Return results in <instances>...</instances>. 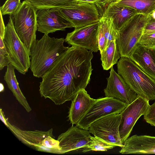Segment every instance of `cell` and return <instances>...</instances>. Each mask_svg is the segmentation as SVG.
Wrapping results in <instances>:
<instances>
[{"mask_svg": "<svg viewBox=\"0 0 155 155\" xmlns=\"http://www.w3.org/2000/svg\"><path fill=\"white\" fill-rule=\"evenodd\" d=\"M93 51L72 46L53 64L42 77L39 91L57 105L72 101L90 81Z\"/></svg>", "mask_w": 155, "mask_h": 155, "instance_id": "cell-1", "label": "cell"}, {"mask_svg": "<svg viewBox=\"0 0 155 155\" xmlns=\"http://www.w3.org/2000/svg\"><path fill=\"white\" fill-rule=\"evenodd\" d=\"M64 39L51 38L44 35L36 40L30 49V69L33 75L42 77L57 59L67 49L64 45Z\"/></svg>", "mask_w": 155, "mask_h": 155, "instance_id": "cell-2", "label": "cell"}, {"mask_svg": "<svg viewBox=\"0 0 155 155\" xmlns=\"http://www.w3.org/2000/svg\"><path fill=\"white\" fill-rule=\"evenodd\" d=\"M117 73L137 94L148 101L155 100V79L130 58L120 57Z\"/></svg>", "mask_w": 155, "mask_h": 155, "instance_id": "cell-3", "label": "cell"}, {"mask_svg": "<svg viewBox=\"0 0 155 155\" xmlns=\"http://www.w3.org/2000/svg\"><path fill=\"white\" fill-rule=\"evenodd\" d=\"M3 41L8 53L6 57L9 64L19 72L25 74L30 67V51L16 33L11 16L6 26Z\"/></svg>", "mask_w": 155, "mask_h": 155, "instance_id": "cell-4", "label": "cell"}, {"mask_svg": "<svg viewBox=\"0 0 155 155\" xmlns=\"http://www.w3.org/2000/svg\"><path fill=\"white\" fill-rule=\"evenodd\" d=\"M37 10L29 0H24L13 15L15 31L29 51L36 40Z\"/></svg>", "mask_w": 155, "mask_h": 155, "instance_id": "cell-5", "label": "cell"}, {"mask_svg": "<svg viewBox=\"0 0 155 155\" xmlns=\"http://www.w3.org/2000/svg\"><path fill=\"white\" fill-rule=\"evenodd\" d=\"M148 16L138 13L118 31L116 40L120 57L129 58L143 34Z\"/></svg>", "mask_w": 155, "mask_h": 155, "instance_id": "cell-6", "label": "cell"}, {"mask_svg": "<svg viewBox=\"0 0 155 155\" xmlns=\"http://www.w3.org/2000/svg\"><path fill=\"white\" fill-rule=\"evenodd\" d=\"M6 127L23 143L36 150L58 153L59 142L54 139L52 128L47 131L23 130L12 125L8 121Z\"/></svg>", "mask_w": 155, "mask_h": 155, "instance_id": "cell-7", "label": "cell"}, {"mask_svg": "<svg viewBox=\"0 0 155 155\" xmlns=\"http://www.w3.org/2000/svg\"><path fill=\"white\" fill-rule=\"evenodd\" d=\"M60 11L75 28L99 21L101 18L95 5L89 2L74 1Z\"/></svg>", "mask_w": 155, "mask_h": 155, "instance_id": "cell-8", "label": "cell"}, {"mask_svg": "<svg viewBox=\"0 0 155 155\" xmlns=\"http://www.w3.org/2000/svg\"><path fill=\"white\" fill-rule=\"evenodd\" d=\"M127 105L112 97H105L96 99L76 125L84 130H88L90 125L94 122L110 115L120 114Z\"/></svg>", "mask_w": 155, "mask_h": 155, "instance_id": "cell-9", "label": "cell"}, {"mask_svg": "<svg viewBox=\"0 0 155 155\" xmlns=\"http://www.w3.org/2000/svg\"><path fill=\"white\" fill-rule=\"evenodd\" d=\"M120 113L110 115L92 123L88 130L90 133L116 146L122 147L119 133Z\"/></svg>", "mask_w": 155, "mask_h": 155, "instance_id": "cell-10", "label": "cell"}, {"mask_svg": "<svg viewBox=\"0 0 155 155\" xmlns=\"http://www.w3.org/2000/svg\"><path fill=\"white\" fill-rule=\"evenodd\" d=\"M149 105V101L139 96L120 113L119 133L123 144L130 135L137 120L146 113Z\"/></svg>", "mask_w": 155, "mask_h": 155, "instance_id": "cell-11", "label": "cell"}, {"mask_svg": "<svg viewBox=\"0 0 155 155\" xmlns=\"http://www.w3.org/2000/svg\"><path fill=\"white\" fill-rule=\"evenodd\" d=\"M100 21L77 28L67 33L64 41L72 46L94 52L99 50L97 35Z\"/></svg>", "mask_w": 155, "mask_h": 155, "instance_id": "cell-12", "label": "cell"}, {"mask_svg": "<svg viewBox=\"0 0 155 155\" xmlns=\"http://www.w3.org/2000/svg\"><path fill=\"white\" fill-rule=\"evenodd\" d=\"M37 21L38 31L45 35L74 27L58 8L38 10L37 13Z\"/></svg>", "mask_w": 155, "mask_h": 155, "instance_id": "cell-13", "label": "cell"}, {"mask_svg": "<svg viewBox=\"0 0 155 155\" xmlns=\"http://www.w3.org/2000/svg\"><path fill=\"white\" fill-rule=\"evenodd\" d=\"M110 75L107 78V84L104 89L105 97H112L129 105L139 96L125 81L112 67Z\"/></svg>", "mask_w": 155, "mask_h": 155, "instance_id": "cell-14", "label": "cell"}, {"mask_svg": "<svg viewBox=\"0 0 155 155\" xmlns=\"http://www.w3.org/2000/svg\"><path fill=\"white\" fill-rule=\"evenodd\" d=\"M90 133L76 125L70 127L60 134L57 140L59 142L60 154L83 148L90 141Z\"/></svg>", "mask_w": 155, "mask_h": 155, "instance_id": "cell-15", "label": "cell"}, {"mask_svg": "<svg viewBox=\"0 0 155 155\" xmlns=\"http://www.w3.org/2000/svg\"><path fill=\"white\" fill-rule=\"evenodd\" d=\"M122 154H155V137L135 135L128 137L121 147Z\"/></svg>", "mask_w": 155, "mask_h": 155, "instance_id": "cell-16", "label": "cell"}, {"mask_svg": "<svg viewBox=\"0 0 155 155\" xmlns=\"http://www.w3.org/2000/svg\"><path fill=\"white\" fill-rule=\"evenodd\" d=\"M85 89L78 92L72 101L68 117L72 125H77L95 102Z\"/></svg>", "mask_w": 155, "mask_h": 155, "instance_id": "cell-17", "label": "cell"}, {"mask_svg": "<svg viewBox=\"0 0 155 155\" xmlns=\"http://www.w3.org/2000/svg\"><path fill=\"white\" fill-rule=\"evenodd\" d=\"M129 58L155 79V48H148L138 43Z\"/></svg>", "mask_w": 155, "mask_h": 155, "instance_id": "cell-18", "label": "cell"}, {"mask_svg": "<svg viewBox=\"0 0 155 155\" xmlns=\"http://www.w3.org/2000/svg\"><path fill=\"white\" fill-rule=\"evenodd\" d=\"M138 13H139L132 8L112 2L106 7L102 17L110 18L119 31L131 18Z\"/></svg>", "mask_w": 155, "mask_h": 155, "instance_id": "cell-19", "label": "cell"}, {"mask_svg": "<svg viewBox=\"0 0 155 155\" xmlns=\"http://www.w3.org/2000/svg\"><path fill=\"white\" fill-rule=\"evenodd\" d=\"M14 67L9 64L7 66L4 76V79L8 87L19 103L28 112H31L32 109L27 99L21 92L15 75Z\"/></svg>", "mask_w": 155, "mask_h": 155, "instance_id": "cell-20", "label": "cell"}, {"mask_svg": "<svg viewBox=\"0 0 155 155\" xmlns=\"http://www.w3.org/2000/svg\"><path fill=\"white\" fill-rule=\"evenodd\" d=\"M100 54L102 65L104 70H108L117 64L120 55L116 40L109 42L106 48Z\"/></svg>", "mask_w": 155, "mask_h": 155, "instance_id": "cell-21", "label": "cell"}, {"mask_svg": "<svg viewBox=\"0 0 155 155\" xmlns=\"http://www.w3.org/2000/svg\"><path fill=\"white\" fill-rule=\"evenodd\" d=\"M113 2L132 8L146 16L151 15L155 10V0H114Z\"/></svg>", "mask_w": 155, "mask_h": 155, "instance_id": "cell-22", "label": "cell"}, {"mask_svg": "<svg viewBox=\"0 0 155 155\" xmlns=\"http://www.w3.org/2000/svg\"><path fill=\"white\" fill-rule=\"evenodd\" d=\"M100 23L106 39L107 47L109 42L116 40L119 31L110 18L102 17L100 19Z\"/></svg>", "mask_w": 155, "mask_h": 155, "instance_id": "cell-23", "label": "cell"}, {"mask_svg": "<svg viewBox=\"0 0 155 155\" xmlns=\"http://www.w3.org/2000/svg\"><path fill=\"white\" fill-rule=\"evenodd\" d=\"M38 10L64 8L74 0H29Z\"/></svg>", "mask_w": 155, "mask_h": 155, "instance_id": "cell-24", "label": "cell"}, {"mask_svg": "<svg viewBox=\"0 0 155 155\" xmlns=\"http://www.w3.org/2000/svg\"><path fill=\"white\" fill-rule=\"evenodd\" d=\"M90 139L88 144L82 149V152L85 153L90 151H107L116 147L96 136H90Z\"/></svg>", "mask_w": 155, "mask_h": 155, "instance_id": "cell-25", "label": "cell"}, {"mask_svg": "<svg viewBox=\"0 0 155 155\" xmlns=\"http://www.w3.org/2000/svg\"><path fill=\"white\" fill-rule=\"evenodd\" d=\"M21 2L20 0H7L0 7V12L2 15H13L20 7Z\"/></svg>", "mask_w": 155, "mask_h": 155, "instance_id": "cell-26", "label": "cell"}, {"mask_svg": "<svg viewBox=\"0 0 155 155\" xmlns=\"http://www.w3.org/2000/svg\"><path fill=\"white\" fill-rule=\"evenodd\" d=\"M139 43L148 48H155V31L143 34Z\"/></svg>", "mask_w": 155, "mask_h": 155, "instance_id": "cell-27", "label": "cell"}, {"mask_svg": "<svg viewBox=\"0 0 155 155\" xmlns=\"http://www.w3.org/2000/svg\"><path fill=\"white\" fill-rule=\"evenodd\" d=\"M92 3L94 4L100 12L101 17L107 6L114 0H74Z\"/></svg>", "mask_w": 155, "mask_h": 155, "instance_id": "cell-28", "label": "cell"}, {"mask_svg": "<svg viewBox=\"0 0 155 155\" xmlns=\"http://www.w3.org/2000/svg\"><path fill=\"white\" fill-rule=\"evenodd\" d=\"M143 118L147 123L155 127V102L149 105L146 112L143 115Z\"/></svg>", "mask_w": 155, "mask_h": 155, "instance_id": "cell-29", "label": "cell"}, {"mask_svg": "<svg viewBox=\"0 0 155 155\" xmlns=\"http://www.w3.org/2000/svg\"><path fill=\"white\" fill-rule=\"evenodd\" d=\"M97 40L99 49L100 53L106 48L107 43L106 39L100 23L98 33Z\"/></svg>", "mask_w": 155, "mask_h": 155, "instance_id": "cell-30", "label": "cell"}, {"mask_svg": "<svg viewBox=\"0 0 155 155\" xmlns=\"http://www.w3.org/2000/svg\"><path fill=\"white\" fill-rule=\"evenodd\" d=\"M155 31V18L151 15H148V19L145 27L143 34Z\"/></svg>", "mask_w": 155, "mask_h": 155, "instance_id": "cell-31", "label": "cell"}, {"mask_svg": "<svg viewBox=\"0 0 155 155\" xmlns=\"http://www.w3.org/2000/svg\"><path fill=\"white\" fill-rule=\"evenodd\" d=\"M0 37L4 38L5 31L6 26H5L2 15L0 12Z\"/></svg>", "mask_w": 155, "mask_h": 155, "instance_id": "cell-32", "label": "cell"}, {"mask_svg": "<svg viewBox=\"0 0 155 155\" xmlns=\"http://www.w3.org/2000/svg\"><path fill=\"white\" fill-rule=\"evenodd\" d=\"M0 119L2 122L6 126L7 124L8 120L5 117V114L2 109H0Z\"/></svg>", "mask_w": 155, "mask_h": 155, "instance_id": "cell-33", "label": "cell"}, {"mask_svg": "<svg viewBox=\"0 0 155 155\" xmlns=\"http://www.w3.org/2000/svg\"><path fill=\"white\" fill-rule=\"evenodd\" d=\"M152 14H155V10H154V11L153 12V13Z\"/></svg>", "mask_w": 155, "mask_h": 155, "instance_id": "cell-34", "label": "cell"}]
</instances>
